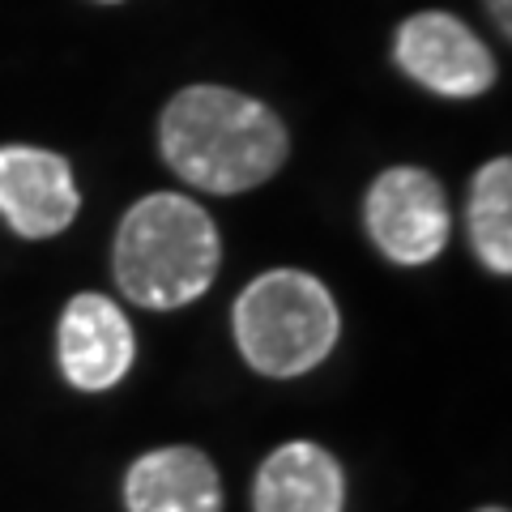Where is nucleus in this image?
<instances>
[{"instance_id":"obj_4","label":"nucleus","mask_w":512,"mask_h":512,"mask_svg":"<svg viewBox=\"0 0 512 512\" xmlns=\"http://www.w3.org/2000/svg\"><path fill=\"white\" fill-rule=\"evenodd\" d=\"M376 248L397 265H427L444 252L453 235L444 188L419 167H389L367 188L363 205Z\"/></svg>"},{"instance_id":"obj_3","label":"nucleus","mask_w":512,"mask_h":512,"mask_svg":"<svg viewBox=\"0 0 512 512\" xmlns=\"http://www.w3.org/2000/svg\"><path fill=\"white\" fill-rule=\"evenodd\" d=\"M235 342L261 376L312 372L338 342V308L303 269H269L235 299Z\"/></svg>"},{"instance_id":"obj_6","label":"nucleus","mask_w":512,"mask_h":512,"mask_svg":"<svg viewBox=\"0 0 512 512\" xmlns=\"http://www.w3.org/2000/svg\"><path fill=\"white\" fill-rule=\"evenodd\" d=\"M77 184L60 154L35 146H0V214L18 235L47 239L77 218Z\"/></svg>"},{"instance_id":"obj_1","label":"nucleus","mask_w":512,"mask_h":512,"mask_svg":"<svg viewBox=\"0 0 512 512\" xmlns=\"http://www.w3.org/2000/svg\"><path fill=\"white\" fill-rule=\"evenodd\" d=\"M158 146L171 171L205 192H248L278 175L291 150L282 120L265 103L222 86L180 90L163 111Z\"/></svg>"},{"instance_id":"obj_8","label":"nucleus","mask_w":512,"mask_h":512,"mask_svg":"<svg viewBox=\"0 0 512 512\" xmlns=\"http://www.w3.org/2000/svg\"><path fill=\"white\" fill-rule=\"evenodd\" d=\"M128 512H222L214 461L188 444L154 448L124 478Z\"/></svg>"},{"instance_id":"obj_11","label":"nucleus","mask_w":512,"mask_h":512,"mask_svg":"<svg viewBox=\"0 0 512 512\" xmlns=\"http://www.w3.org/2000/svg\"><path fill=\"white\" fill-rule=\"evenodd\" d=\"M487 9H491V18L500 22V30L508 35V26H512V5H508V0H487Z\"/></svg>"},{"instance_id":"obj_9","label":"nucleus","mask_w":512,"mask_h":512,"mask_svg":"<svg viewBox=\"0 0 512 512\" xmlns=\"http://www.w3.org/2000/svg\"><path fill=\"white\" fill-rule=\"evenodd\" d=\"M342 500V466L312 440L274 448L252 487L256 512H342Z\"/></svg>"},{"instance_id":"obj_5","label":"nucleus","mask_w":512,"mask_h":512,"mask_svg":"<svg viewBox=\"0 0 512 512\" xmlns=\"http://www.w3.org/2000/svg\"><path fill=\"white\" fill-rule=\"evenodd\" d=\"M397 64L419 86L444 94V99H474L495 86V60L474 39L470 26H461L448 13H419L397 30Z\"/></svg>"},{"instance_id":"obj_2","label":"nucleus","mask_w":512,"mask_h":512,"mask_svg":"<svg viewBox=\"0 0 512 512\" xmlns=\"http://www.w3.org/2000/svg\"><path fill=\"white\" fill-rule=\"evenodd\" d=\"M222 261L214 218L180 192L141 197L116 231V282L141 308L167 312L210 291Z\"/></svg>"},{"instance_id":"obj_10","label":"nucleus","mask_w":512,"mask_h":512,"mask_svg":"<svg viewBox=\"0 0 512 512\" xmlns=\"http://www.w3.org/2000/svg\"><path fill=\"white\" fill-rule=\"evenodd\" d=\"M470 239L495 274L512 269V163L491 158L470 188Z\"/></svg>"},{"instance_id":"obj_12","label":"nucleus","mask_w":512,"mask_h":512,"mask_svg":"<svg viewBox=\"0 0 512 512\" xmlns=\"http://www.w3.org/2000/svg\"><path fill=\"white\" fill-rule=\"evenodd\" d=\"M478 512H504V508H478Z\"/></svg>"},{"instance_id":"obj_7","label":"nucleus","mask_w":512,"mask_h":512,"mask_svg":"<svg viewBox=\"0 0 512 512\" xmlns=\"http://www.w3.org/2000/svg\"><path fill=\"white\" fill-rule=\"evenodd\" d=\"M133 363V329L107 295H77L60 316V372L69 384L99 393L120 384Z\"/></svg>"}]
</instances>
